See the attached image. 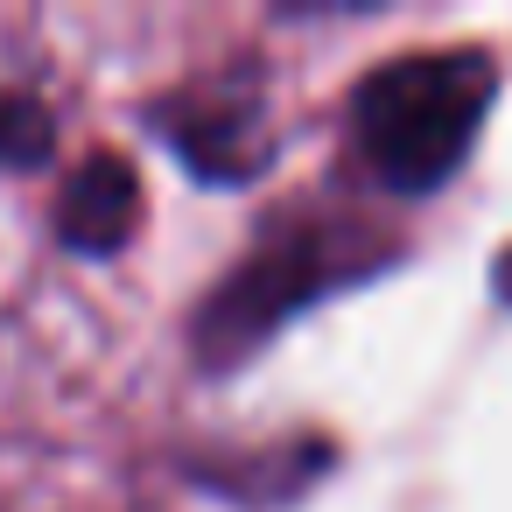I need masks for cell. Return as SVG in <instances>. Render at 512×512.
<instances>
[{
	"label": "cell",
	"instance_id": "obj_6",
	"mask_svg": "<svg viewBox=\"0 0 512 512\" xmlns=\"http://www.w3.org/2000/svg\"><path fill=\"white\" fill-rule=\"evenodd\" d=\"M491 288L512 302V253H498V267H491Z\"/></svg>",
	"mask_w": 512,
	"mask_h": 512
},
{
	"label": "cell",
	"instance_id": "obj_1",
	"mask_svg": "<svg viewBox=\"0 0 512 512\" xmlns=\"http://www.w3.org/2000/svg\"><path fill=\"white\" fill-rule=\"evenodd\" d=\"M491 92L498 71L484 50H407L351 92V141L386 190L428 197L477 148Z\"/></svg>",
	"mask_w": 512,
	"mask_h": 512
},
{
	"label": "cell",
	"instance_id": "obj_2",
	"mask_svg": "<svg viewBox=\"0 0 512 512\" xmlns=\"http://www.w3.org/2000/svg\"><path fill=\"white\" fill-rule=\"evenodd\" d=\"M379 246H351V225H288L281 239L253 246L197 309V358L204 365H239L246 351H260L288 316H302L309 302H323L330 288L372 274Z\"/></svg>",
	"mask_w": 512,
	"mask_h": 512
},
{
	"label": "cell",
	"instance_id": "obj_3",
	"mask_svg": "<svg viewBox=\"0 0 512 512\" xmlns=\"http://www.w3.org/2000/svg\"><path fill=\"white\" fill-rule=\"evenodd\" d=\"M155 134H169V148L190 162V176L204 183H246L260 169V99H253V78H211L197 85L190 99H169L155 106Z\"/></svg>",
	"mask_w": 512,
	"mask_h": 512
},
{
	"label": "cell",
	"instance_id": "obj_4",
	"mask_svg": "<svg viewBox=\"0 0 512 512\" xmlns=\"http://www.w3.org/2000/svg\"><path fill=\"white\" fill-rule=\"evenodd\" d=\"M141 218V176L127 155H85L57 190V239L71 253H120Z\"/></svg>",
	"mask_w": 512,
	"mask_h": 512
},
{
	"label": "cell",
	"instance_id": "obj_5",
	"mask_svg": "<svg viewBox=\"0 0 512 512\" xmlns=\"http://www.w3.org/2000/svg\"><path fill=\"white\" fill-rule=\"evenodd\" d=\"M50 148H57L50 113H43L29 92H8V85H0V162H8V169H36V162H50Z\"/></svg>",
	"mask_w": 512,
	"mask_h": 512
}]
</instances>
